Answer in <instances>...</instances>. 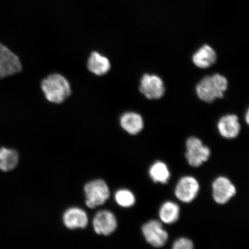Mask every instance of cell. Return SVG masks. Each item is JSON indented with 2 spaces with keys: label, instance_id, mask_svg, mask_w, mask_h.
Listing matches in <instances>:
<instances>
[{
  "label": "cell",
  "instance_id": "5",
  "mask_svg": "<svg viewBox=\"0 0 249 249\" xmlns=\"http://www.w3.org/2000/svg\"><path fill=\"white\" fill-rule=\"evenodd\" d=\"M22 70L19 58L7 46L0 43V79L20 72Z\"/></svg>",
  "mask_w": 249,
  "mask_h": 249
},
{
  "label": "cell",
  "instance_id": "15",
  "mask_svg": "<svg viewBox=\"0 0 249 249\" xmlns=\"http://www.w3.org/2000/svg\"><path fill=\"white\" fill-rule=\"evenodd\" d=\"M87 67L92 73L97 76H102L110 71L111 64L107 57L94 52L90 55Z\"/></svg>",
  "mask_w": 249,
  "mask_h": 249
},
{
  "label": "cell",
  "instance_id": "7",
  "mask_svg": "<svg viewBox=\"0 0 249 249\" xmlns=\"http://www.w3.org/2000/svg\"><path fill=\"white\" fill-rule=\"evenodd\" d=\"M140 91L148 99H159L164 94L162 79L155 74H145L140 80Z\"/></svg>",
  "mask_w": 249,
  "mask_h": 249
},
{
  "label": "cell",
  "instance_id": "3",
  "mask_svg": "<svg viewBox=\"0 0 249 249\" xmlns=\"http://www.w3.org/2000/svg\"><path fill=\"white\" fill-rule=\"evenodd\" d=\"M86 205L91 209L104 205L109 197L110 192L104 180L98 179L87 183L85 186Z\"/></svg>",
  "mask_w": 249,
  "mask_h": 249
},
{
  "label": "cell",
  "instance_id": "9",
  "mask_svg": "<svg viewBox=\"0 0 249 249\" xmlns=\"http://www.w3.org/2000/svg\"><path fill=\"white\" fill-rule=\"evenodd\" d=\"M93 227L97 234L110 235L116 231L117 227L116 216L110 211L99 212L93 218Z\"/></svg>",
  "mask_w": 249,
  "mask_h": 249
},
{
  "label": "cell",
  "instance_id": "21",
  "mask_svg": "<svg viewBox=\"0 0 249 249\" xmlns=\"http://www.w3.org/2000/svg\"><path fill=\"white\" fill-rule=\"evenodd\" d=\"M249 110L247 111V115H246V121H247V123L249 124Z\"/></svg>",
  "mask_w": 249,
  "mask_h": 249
},
{
  "label": "cell",
  "instance_id": "10",
  "mask_svg": "<svg viewBox=\"0 0 249 249\" xmlns=\"http://www.w3.org/2000/svg\"><path fill=\"white\" fill-rule=\"evenodd\" d=\"M213 197L219 204H225L236 194V188L226 177H220L213 183Z\"/></svg>",
  "mask_w": 249,
  "mask_h": 249
},
{
  "label": "cell",
  "instance_id": "1",
  "mask_svg": "<svg viewBox=\"0 0 249 249\" xmlns=\"http://www.w3.org/2000/svg\"><path fill=\"white\" fill-rule=\"evenodd\" d=\"M228 80L219 73L205 76L197 84L196 92L201 101L213 102L217 98H222L228 89Z\"/></svg>",
  "mask_w": 249,
  "mask_h": 249
},
{
  "label": "cell",
  "instance_id": "6",
  "mask_svg": "<svg viewBox=\"0 0 249 249\" xmlns=\"http://www.w3.org/2000/svg\"><path fill=\"white\" fill-rule=\"evenodd\" d=\"M145 240L155 248H161L166 244L169 235L163 229L162 224L158 220H151L142 227Z\"/></svg>",
  "mask_w": 249,
  "mask_h": 249
},
{
  "label": "cell",
  "instance_id": "12",
  "mask_svg": "<svg viewBox=\"0 0 249 249\" xmlns=\"http://www.w3.org/2000/svg\"><path fill=\"white\" fill-rule=\"evenodd\" d=\"M63 222L68 229H85L89 218L85 211L79 208H71L64 213Z\"/></svg>",
  "mask_w": 249,
  "mask_h": 249
},
{
  "label": "cell",
  "instance_id": "18",
  "mask_svg": "<svg viewBox=\"0 0 249 249\" xmlns=\"http://www.w3.org/2000/svg\"><path fill=\"white\" fill-rule=\"evenodd\" d=\"M149 176L155 182L167 183L170 177V173L167 165L161 161H157L151 167Z\"/></svg>",
  "mask_w": 249,
  "mask_h": 249
},
{
  "label": "cell",
  "instance_id": "8",
  "mask_svg": "<svg viewBox=\"0 0 249 249\" xmlns=\"http://www.w3.org/2000/svg\"><path fill=\"white\" fill-rule=\"evenodd\" d=\"M200 186L194 177L186 176L179 180L176 186L175 195L183 202L189 203L197 196Z\"/></svg>",
  "mask_w": 249,
  "mask_h": 249
},
{
  "label": "cell",
  "instance_id": "19",
  "mask_svg": "<svg viewBox=\"0 0 249 249\" xmlns=\"http://www.w3.org/2000/svg\"><path fill=\"white\" fill-rule=\"evenodd\" d=\"M115 200L120 206L129 208L135 203V197L131 192L127 189H121L115 195Z\"/></svg>",
  "mask_w": 249,
  "mask_h": 249
},
{
  "label": "cell",
  "instance_id": "4",
  "mask_svg": "<svg viewBox=\"0 0 249 249\" xmlns=\"http://www.w3.org/2000/svg\"><path fill=\"white\" fill-rule=\"evenodd\" d=\"M186 158L192 167H197L210 158L209 148L202 144L201 140L196 138H190L187 140Z\"/></svg>",
  "mask_w": 249,
  "mask_h": 249
},
{
  "label": "cell",
  "instance_id": "14",
  "mask_svg": "<svg viewBox=\"0 0 249 249\" xmlns=\"http://www.w3.org/2000/svg\"><path fill=\"white\" fill-rule=\"evenodd\" d=\"M120 124L123 129L130 135L139 133L144 127V121L138 113L127 112L120 118Z\"/></svg>",
  "mask_w": 249,
  "mask_h": 249
},
{
  "label": "cell",
  "instance_id": "13",
  "mask_svg": "<svg viewBox=\"0 0 249 249\" xmlns=\"http://www.w3.org/2000/svg\"><path fill=\"white\" fill-rule=\"evenodd\" d=\"M216 60L215 51L208 45L201 46L192 57V61L196 66L201 69H207L213 66Z\"/></svg>",
  "mask_w": 249,
  "mask_h": 249
},
{
  "label": "cell",
  "instance_id": "17",
  "mask_svg": "<svg viewBox=\"0 0 249 249\" xmlns=\"http://www.w3.org/2000/svg\"><path fill=\"white\" fill-rule=\"evenodd\" d=\"M180 209L178 205L173 202H165L160 211V219L164 223L173 224L179 219Z\"/></svg>",
  "mask_w": 249,
  "mask_h": 249
},
{
  "label": "cell",
  "instance_id": "16",
  "mask_svg": "<svg viewBox=\"0 0 249 249\" xmlns=\"http://www.w3.org/2000/svg\"><path fill=\"white\" fill-rule=\"evenodd\" d=\"M18 163V155L14 149L0 148V170L9 171L14 170Z\"/></svg>",
  "mask_w": 249,
  "mask_h": 249
},
{
  "label": "cell",
  "instance_id": "2",
  "mask_svg": "<svg viewBox=\"0 0 249 249\" xmlns=\"http://www.w3.org/2000/svg\"><path fill=\"white\" fill-rule=\"evenodd\" d=\"M42 89L47 100L54 104H61L71 93L70 83L60 74H51L42 82Z\"/></svg>",
  "mask_w": 249,
  "mask_h": 249
},
{
  "label": "cell",
  "instance_id": "20",
  "mask_svg": "<svg viewBox=\"0 0 249 249\" xmlns=\"http://www.w3.org/2000/svg\"><path fill=\"white\" fill-rule=\"evenodd\" d=\"M194 248V243L188 238H181L174 242V249H192Z\"/></svg>",
  "mask_w": 249,
  "mask_h": 249
},
{
  "label": "cell",
  "instance_id": "11",
  "mask_svg": "<svg viewBox=\"0 0 249 249\" xmlns=\"http://www.w3.org/2000/svg\"><path fill=\"white\" fill-rule=\"evenodd\" d=\"M217 128L223 138L229 139L236 138L241 131L238 117L234 114L222 117L217 123Z\"/></svg>",
  "mask_w": 249,
  "mask_h": 249
}]
</instances>
